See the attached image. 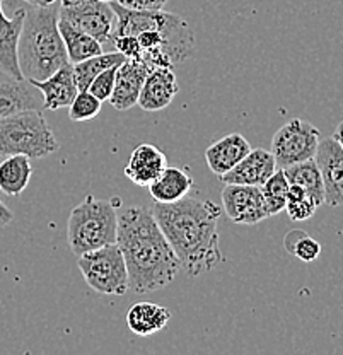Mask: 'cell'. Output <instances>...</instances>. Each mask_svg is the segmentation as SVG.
<instances>
[{
  "instance_id": "cell-1",
  "label": "cell",
  "mask_w": 343,
  "mask_h": 355,
  "mask_svg": "<svg viewBox=\"0 0 343 355\" xmlns=\"http://www.w3.org/2000/svg\"><path fill=\"white\" fill-rule=\"evenodd\" d=\"M116 26L109 46L125 58L143 62L149 69L169 67L190 58L195 46L193 29L178 14L164 10H134L114 0Z\"/></svg>"
},
{
  "instance_id": "cell-2",
  "label": "cell",
  "mask_w": 343,
  "mask_h": 355,
  "mask_svg": "<svg viewBox=\"0 0 343 355\" xmlns=\"http://www.w3.org/2000/svg\"><path fill=\"white\" fill-rule=\"evenodd\" d=\"M152 216L190 277L210 272L224 261L217 232L220 207L212 200L184 197L173 203L156 202Z\"/></svg>"
},
{
  "instance_id": "cell-3",
  "label": "cell",
  "mask_w": 343,
  "mask_h": 355,
  "mask_svg": "<svg viewBox=\"0 0 343 355\" xmlns=\"http://www.w3.org/2000/svg\"><path fill=\"white\" fill-rule=\"evenodd\" d=\"M116 244L127 265L128 291H161L182 270V261L162 234L152 210L146 207H130L118 216Z\"/></svg>"
},
{
  "instance_id": "cell-4",
  "label": "cell",
  "mask_w": 343,
  "mask_h": 355,
  "mask_svg": "<svg viewBox=\"0 0 343 355\" xmlns=\"http://www.w3.org/2000/svg\"><path fill=\"white\" fill-rule=\"evenodd\" d=\"M60 2L26 9L17 44V60L24 79L43 80L69 64L67 50L58 29Z\"/></svg>"
},
{
  "instance_id": "cell-5",
  "label": "cell",
  "mask_w": 343,
  "mask_h": 355,
  "mask_svg": "<svg viewBox=\"0 0 343 355\" xmlns=\"http://www.w3.org/2000/svg\"><path fill=\"white\" fill-rule=\"evenodd\" d=\"M116 205L87 195L72 209L67 222L69 246L76 257L116 243Z\"/></svg>"
},
{
  "instance_id": "cell-6",
  "label": "cell",
  "mask_w": 343,
  "mask_h": 355,
  "mask_svg": "<svg viewBox=\"0 0 343 355\" xmlns=\"http://www.w3.org/2000/svg\"><path fill=\"white\" fill-rule=\"evenodd\" d=\"M60 144L55 139L43 110H24L0 118V155L23 154L42 159L55 154Z\"/></svg>"
},
{
  "instance_id": "cell-7",
  "label": "cell",
  "mask_w": 343,
  "mask_h": 355,
  "mask_svg": "<svg viewBox=\"0 0 343 355\" xmlns=\"http://www.w3.org/2000/svg\"><path fill=\"white\" fill-rule=\"evenodd\" d=\"M77 266L92 291L103 295L128 292V272L118 244L98 248L77 257Z\"/></svg>"
},
{
  "instance_id": "cell-8",
  "label": "cell",
  "mask_w": 343,
  "mask_h": 355,
  "mask_svg": "<svg viewBox=\"0 0 343 355\" xmlns=\"http://www.w3.org/2000/svg\"><path fill=\"white\" fill-rule=\"evenodd\" d=\"M321 133L313 123L294 118L283 125L272 139V150L276 168L285 169L297 162L315 159Z\"/></svg>"
},
{
  "instance_id": "cell-9",
  "label": "cell",
  "mask_w": 343,
  "mask_h": 355,
  "mask_svg": "<svg viewBox=\"0 0 343 355\" xmlns=\"http://www.w3.org/2000/svg\"><path fill=\"white\" fill-rule=\"evenodd\" d=\"M60 17L79 28L80 31L87 33L101 44L109 43L116 26V14L112 3L101 0H86L70 7L60 6Z\"/></svg>"
},
{
  "instance_id": "cell-10",
  "label": "cell",
  "mask_w": 343,
  "mask_h": 355,
  "mask_svg": "<svg viewBox=\"0 0 343 355\" xmlns=\"http://www.w3.org/2000/svg\"><path fill=\"white\" fill-rule=\"evenodd\" d=\"M222 207L229 220L234 224L254 225L270 217L260 187L226 184L222 191Z\"/></svg>"
},
{
  "instance_id": "cell-11",
  "label": "cell",
  "mask_w": 343,
  "mask_h": 355,
  "mask_svg": "<svg viewBox=\"0 0 343 355\" xmlns=\"http://www.w3.org/2000/svg\"><path fill=\"white\" fill-rule=\"evenodd\" d=\"M315 161L318 164L324 188V203L330 207L343 205V149L333 139L319 140Z\"/></svg>"
},
{
  "instance_id": "cell-12",
  "label": "cell",
  "mask_w": 343,
  "mask_h": 355,
  "mask_svg": "<svg viewBox=\"0 0 343 355\" xmlns=\"http://www.w3.org/2000/svg\"><path fill=\"white\" fill-rule=\"evenodd\" d=\"M24 110H43L42 92L28 79H17L0 65V118Z\"/></svg>"
},
{
  "instance_id": "cell-13",
  "label": "cell",
  "mask_w": 343,
  "mask_h": 355,
  "mask_svg": "<svg viewBox=\"0 0 343 355\" xmlns=\"http://www.w3.org/2000/svg\"><path fill=\"white\" fill-rule=\"evenodd\" d=\"M149 67L135 58H125L116 70L114 87L108 101L118 111H127L134 108L139 101L143 80L149 73Z\"/></svg>"
},
{
  "instance_id": "cell-14",
  "label": "cell",
  "mask_w": 343,
  "mask_h": 355,
  "mask_svg": "<svg viewBox=\"0 0 343 355\" xmlns=\"http://www.w3.org/2000/svg\"><path fill=\"white\" fill-rule=\"evenodd\" d=\"M276 171L274 154L265 149H252L231 171L219 176L226 184H248L261 187Z\"/></svg>"
},
{
  "instance_id": "cell-15",
  "label": "cell",
  "mask_w": 343,
  "mask_h": 355,
  "mask_svg": "<svg viewBox=\"0 0 343 355\" xmlns=\"http://www.w3.org/2000/svg\"><path fill=\"white\" fill-rule=\"evenodd\" d=\"M178 92L179 87L173 69L156 67L149 70L143 80L137 105L143 111H161L171 105Z\"/></svg>"
},
{
  "instance_id": "cell-16",
  "label": "cell",
  "mask_w": 343,
  "mask_h": 355,
  "mask_svg": "<svg viewBox=\"0 0 343 355\" xmlns=\"http://www.w3.org/2000/svg\"><path fill=\"white\" fill-rule=\"evenodd\" d=\"M33 86L39 89L43 96V110L57 111L60 108H69L70 103L77 96L76 77H73V65L65 64L64 67L51 73L43 80H29Z\"/></svg>"
},
{
  "instance_id": "cell-17",
  "label": "cell",
  "mask_w": 343,
  "mask_h": 355,
  "mask_svg": "<svg viewBox=\"0 0 343 355\" xmlns=\"http://www.w3.org/2000/svg\"><path fill=\"white\" fill-rule=\"evenodd\" d=\"M166 164L168 161L159 147L152 146V144H140L132 150L128 164L125 168V175L137 187L147 188L161 175Z\"/></svg>"
},
{
  "instance_id": "cell-18",
  "label": "cell",
  "mask_w": 343,
  "mask_h": 355,
  "mask_svg": "<svg viewBox=\"0 0 343 355\" xmlns=\"http://www.w3.org/2000/svg\"><path fill=\"white\" fill-rule=\"evenodd\" d=\"M249 150L252 146L241 133H229L222 139L216 140L205 150L206 166L216 176H222L231 171Z\"/></svg>"
},
{
  "instance_id": "cell-19",
  "label": "cell",
  "mask_w": 343,
  "mask_h": 355,
  "mask_svg": "<svg viewBox=\"0 0 343 355\" xmlns=\"http://www.w3.org/2000/svg\"><path fill=\"white\" fill-rule=\"evenodd\" d=\"M3 2L6 0H0V65L17 79H24L17 60V44H19L26 9L16 10L12 17H7L2 7Z\"/></svg>"
},
{
  "instance_id": "cell-20",
  "label": "cell",
  "mask_w": 343,
  "mask_h": 355,
  "mask_svg": "<svg viewBox=\"0 0 343 355\" xmlns=\"http://www.w3.org/2000/svg\"><path fill=\"white\" fill-rule=\"evenodd\" d=\"M193 178L179 168H168L166 166L161 175L149 184V193L156 202L173 203L190 195L193 190Z\"/></svg>"
},
{
  "instance_id": "cell-21",
  "label": "cell",
  "mask_w": 343,
  "mask_h": 355,
  "mask_svg": "<svg viewBox=\"0 0 343 355\" xmlns=\"http://www.w3.org/2000/svg\"><path fill=\"white\" fill-rule=\"evenodd\" d=\"M171 320V311L154 302H137L127 313V324L137 336H149L164 330Z\"/></svg>"
},
{
  "instance_id": "cell-22",
  "label": "cell",
  "mask_w": 343,
  "mask_h": 355,
  "mask_svg": "<svg viewBox=\"0 0 343 355\" xmlns=\"http://www.w3.org/2000/svg\"><path fill=\"white\" fill-rule=\"evenodd\" d=\"M31 175L33 166L28 155H6L0 162V191L7 197H17L26 190Z\"/></svg>"
},
{
  "instance_id": "cell-23",
  "label": "cell",
  "mask_w": 343,
  "mask_h": 355,
  "mask_svg": "<svg viewBox=\"0 0 343 355\" xmlns=\"http://www.w3.org/2000/svg\"><path fill=\"white\" fill-rule=\"evenodd\" d=\"M58 29H60L70 64H79L86 58L103 53V44L98 40L92 38L87 33L80 31L79 28L70 24L69 21L58 17Z\"/></svg>"
},
{
  "instance_id": "cell-24",
  "label": "cell",
  "mask_w": 343,
  "mask_h": 355,
  "mask_svg": "<svg viewBox=\"0 0 343 355\" xmlns=\"http://www.w3.org/2000/svg\"><path fill=\"white\" fill-rule=\"evenodd\" d=\"M285 173L287 181L289 184H297L308 195H311L319 205L324 203V188H323V180H321V173L318 169L315 159H309V161L297 162V164L289 166V168L283 169Z\"/></svg>"
},
{
  "instance_id": "cell-25",
  "label": "cell",
  "mask_w": 343,
  "mask_h": 355,
  "mask_svg": "<svg viewBox=\"0 0 343 355\" xmlns=\"http://www.w3.org/2000/svg\"><path fill=\"white\" fill-rule=\"evenodd\" d=\"M125 60L123 55L120 51H108V53H99L94 57L86 58V60L79 62V64L73 65V77H76V84L79 91H87L89 84L92 83L98 73H101L103 70L109 69V67L120 65Z\"/></svg>"
},
{
  "instance_id": "cell-26",
  "label": "cell",
  "mask_w": 343,
  "mask_h": 355,
  "mask_svg": "<svg viewBox=\"0 0 343 355\" xmlns=\"http://www.w3.org/2000/svg\"><path fill=\"white\" fill-rule=\"evenodd\" d=\"M260 190L263 193L265 203H267L268 216H279L280 212H283L287 203V191H289V181H287L283 169L275 171L261 184Z\"/></svg>"
},
{
  "instance_id": "cell-27",
  "label": "cell",
  "mask_w": 343,
  "mask_h": 355,
  "mask_svg": "<svg viewBox=\"0 0 343 355\" xmlns=\"http://www.w3.org/2000/svg\"><path fill=\"white\" fill-rule=\"evenodd\" d=\"M318 207L319 203L316 202L311 195L306 193L301 187H297V184H289L287 203L283 210H285L287 216L290 217V220L302 222L311 219Z\"/></svg>"
},
{
  "instance_id": "cell-28",
  "label": "cell",
  "mask_w": 343,
  "mask_h": 355,
  "mask_svg": "<svg viewBox=\"0 0 343 355\" xmlns=\"http://www.w3.org/2000/svg\"><path fill=\"white\" fill-rule=\"evenodd\" d=\"M283 246L292 257L299 258L304 263H311L321 254V244L299 229L287 232V236L283 238Z\"/></svg>"
},
{
  "instance_id": "cell-29",
  "label": "cell",
  "mask_w": 343,
  "mask_h": 355,
  "mask_svg": "<svg viewBox=\"0 0 343 355\" xmlns=\"http://www.w3.org/2000/svg\"><path fill=\"white\" fill-rule=\"evenodd\" d=\"M101 105L103 103L89 91H79L69 106V118L72 121H79V123L89 121L94 116H98L99 111H101Z\"/></svg>"
},
{
  "instance_id": "cell-30",
  "label": "cell",
  "mask_w": 343,
  "mask_h": 355,
  "mask_svg": "<svg viewBox=\"0 0 343 355\" xmlns=\"http://www.w3.org/2000/svg\"><path fill=\"white\" fill-rule=\"evenodd\" d=\"M116 70H118V65L103 70L101 73H98V76L92 79L89 87H87V91H89L91 94H94L101 103L108 101L109 96H112L113 87H114V79H116Z\"/></svg>"
},
{
  "instance_id": "cell-31",
  "label": "cell",
  "mask_w": 343,
  "mask_h": 355,
  "mask_svg": "<svg viewBox=\"0 0 343 355\" xmlns=\"http://www.w3.org/2000/svg\"><path fill=\"white\" fill-rule=\"evenodd\" d=\"M120 6L134 10H161L168 0H116Z\"/></svg>"
},
{
  "instance_id": "cell-32",
  "label": "cell",
  "mask_w": 343,
  "mask_h": 355,
  "mask_svg": "<svg viewBox=\"0 0 343 355\" xmlns=\"http://www.w3.org/2000/svg\"><path fill=\"white\" fill-rule=\"evenodd\" d=\"M12 220H14V214L10 212V210L7 209L6 203L0 200V227H6V225H9Z\"/></svg>"
},
{
  "instance_id": "cell-33",
  "label": "cell",
  "mask_w": 343,
  "mask_h": 355,
  "mask_svg": "<svg viewBox=\"0 0 343 355\" xmlns=\"http://www.w3.org/2000/svg\"><path fill=\"white\" fill-rule=\"evenodd\" d=\"M23 2L29 3V6L43 7V6H51V3H57V2H60V0H23Z\"/></svg>"
},
{
  "instance_id": "cell-34",
  "label": "cell",
  "mask_w": 343,
  "mask_h": 355,
  "mask_svg": "<svg viewBox=\"0 0 343 355\" xmlns=\"http://www.w3.org/2000/svg\"><path fill=\"white\" fill-rule=\"evenodd\" d=\"M331 137H333V139L337 140L338 144H340V147L343 149V121H342V123H338L337 130H335V133Z\"/></svg>"
},
{
  "instance_id": "cell-35",
  "label": "cell",
  "mask_w": 343,
  "mask_h": 355,
  "mask_svg": "<svg viewBox=\"0 0 343 355\" xmlns=\"http://www.w3.org/2000/svg\"><path fill=\"white\" fill-rule=\"evenodd\" d=\"M80 2H86V0H60L62 7H70V6H77Z\"/></svg>"
},
{
  "instance_id": "cell-36",
  "label": "cell",
  "mask_w": 343,
  "mask_h": 355,
  "mask_svg": "<svg viewBox=\"0 0 343 355\" xmlns=\"http://www.w3.org/2000/svg\"><path fill=\"white\" fill-rule=\"evenodd\" d=\"M101 2H109V3H112V2H114V0H101Z\"/></svg>"
}]
</instances>
